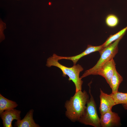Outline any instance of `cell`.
I'll use <instances>...</instances> for the list:
<instances>
[{
    "mask_svg": "<svg viewBox=\"0 0 127 127\" xmlns=\"http://www.w3.org/2000/svg\"><path fill=\"white\" fill-rule=\"evenodd\" d=\"M89 98V95L85 90L75 92L65 103L66 116L72 122L78 121L84 113Z\"/></svg>",
    "mask_w": 127,
    "mask_h": 127,
    "instance_id": "6da1fadb",
    "label": "cell"
},
{
    "mask_svg": "<svg viewBox=\"0 0 127 127\" xmlns=\"http://www.w3.org/2000/svg\"><path fill=\"white\" fill-rule=\"evenodd\" d=\"M58 61L52 56L47 59L46 65L48 67L54 66L59 68L62 72L63 76L66 77L67 75L69 77L68 80L72 81L74 83L75 87V92L81 90L83 81L79 76L80 72L83 70V67L79 64L71 67H67L60 64Z\"/></svg>",
    "mask_w": 127,
    "mask_h": 127,
    "instance_id": "7a4b0ae2",
    "label": "cell"
},
{
    "mask_svg": "<svg viewBox=\"0 0 127 127\" xmlns=\"http://www.w3.org/2000/svg\"><path fill=\"white\" fill-rule=\"evenodd\" d=\"M123 36L100 51V57L96 64L92 68L85 71L80 78L82 79L91 75H95L104 64L113 59L118 52V44Z\"/></svg>",
    "mask_w": 127,
    "mask_h": 127,
    "instance_id": "3957f363",
    "label": "cell"
},
{
    "mask_svg": "<svg viewBox=\"0 0 127 127\" xmlns=\"http://www.w3.org/2000/svg\"><path fill=\"white\" fill-rule=\"evenodd\" d=\"M89 86L90 98L87 102L84 113L78 122L85 125L100 127V118L97 114L96 105L91 93L90 85Z\"/></svg>",
    "mask_w": 127,
    "mask_h": 127,
    "instance_id": "277c9868",
    "label": "cell"
},
{
    "mask_svg": "<svg viewBox=\"0 0 127 127\" xmlns=\"http://www.w3.org/2000/svg\"><path fill=\"white\" fill-rule=\"evenodd\" d=\"M100 122L102 127H117L121 124L120 117L117 113L112 110L101 115Z\"/></svg>",
    "mask_w": 127,
    "mask_h": 127,
    "instance_id": "5b68a950",
    "label": "cell"
},
{
    "mask_svg": "<svg viewBox=\"0 0 127 127\" xmlns=\"http://www.w3.org/2000/svg\"><path fill=\"white\" fill-rule=\"evenodd\" d=\"M104 48L103 44L97 46L88 45L85 50L80 54L75 56L71 57L61 56H58L55 54H53V56L56 58L58 60L62 59L71 60L73 62V65H76L79 60L82 57L93 52L97 51L99 52Z\"/></svg>",
    "mask_w": 127,
    "mask_h": 127,
    "instance_id": "8992f818",
    "label": "cell"
},
{
    "mask_svg": "<svg viewBox=\"0 0 127 127\" xmlns=\"http://www.w3.org/2000/svg\"><path fill=\"white\" fill-rule=\"evenodd\" d=\"M116 69L115 61L112 59L104 64L95 75H99L102 76L109 85L111 78Z\"/></svg>",
    "mask_w": 127,
    "mask_h": 127,
    "instance_id": "52a82bcc",
    "label": "cell"
},
{
    "mask_svg": "<svg viewBox=\"0 0 127 127\" xmlns=\"http://www.w3.org/2000/svg\"><path fill=\"white\" fill-rule=\"evenodd\" d=\"M20 111L13 109L6 110L0 114L4 127H12V123L14 119H21Z\"/></svg>",
    "mask_w": 127,
    "mask_h": 127,
    "instance_id": "ba28073f",
    "label": "cell"
},
{
    "mask_svg": "<svg viewBox=\"0 0 127 127\" xmlns=\"http://www.w3.org/2000/svg\"><path fill=\"white\" fill-rule=\"evenodd\" d=\"M100 104L99 110L101 115L112 110V107L115 105L114 99L110 94L104 92L100 89Z\"/></svg>",
    "mask_w": 127,
    "mask_h": 127,
    "instance_id": "9c48e42d",
    "label": "cell"
},
{
    "mask_svg": "<svg viewBox=\"0 0 127 127\" xmlns=\"http://www.w3.org/2000/svg\"><path fill=\"white\" fill-rule=\"evenodd\" d=\"M34 110H30L22 120H17L14 127H40L38 124L35 123L33 118Z\"/></svg>",
    "mask_w": 127,
    "mask_h": 127,
    "instance_id": "30bf717a",
    "label": "cell"
},
{
    "mask_svg": "<svg viewBox=\"0 0 127 127\" xmlns=\"http://www.w3.org/2000/svg\"><path fill=\"white\" fill-rule=\"evenodd\" d=\"M123 80V77L115 70L110 80L109 85L112 90V93H115L118 91L119 85Z\"/></svg>",
    "mask_w": 127,
    "mask_h": 127,
    "instance_id": "8fae6325",
    "label": "cell"
},
{
    "mask_svg": "<svg viewBox=\"0 0 127 127\" xmlns=\"http://www.w3.org/2000/svg\"><path fill=\"white\" fill-rule=\"evenodd\" d=\"M18 105L16 102L6 98L0 94V114L5 110L14 109Z\"/></svg>",
    "mask_w": 127,
    "mask_h": 127,
    "instance_id": "7c38bea8",
    "label": "cell"
},
{
    "mask_svg": "<svg viewBox=\"0 0 127 127\" xmlns=\"http://www.w3.org/2000/svg\"><path fill=\"white\" fill-rule=\"evenodd\" d=\"M127 30V26L115 34L110 35L102 44L103 47L105 48L107 47L113 41L117 40L122 36H124Z\"/></svg>",
    "mask_w": 127,
    "mask_h": 127,
    "instance_id": "4fadbf2b",
    "label": "cell"
},
{
    "mask_svg": "<svg viewBox=\"0 0 127 127\" xmlns=\"http://www.w3.org/2000/svg\"><path fill=\"white\" fill-rule=\"evenodd\" d=\"M114 100L115 105L119 104H127V93H123L118 91L110 94Z\"/></svg>",
    "mask_w": 127,
    "mask_h": 127,
    "instance_id": "5bb4252c",
    "label": "cell"
},
{
    "mask_svg": "<svg viewBox=\"0 0 127 127\" xmlns=\"http://www.w3.org/2000/svg\"><path fill=\"white\" fill-rule=\"evenodd\" d=\"M119 20L118 18L113 14H109L107 15L105 19V22L108 27L113 28L116 27L118 24Z\"/></svg>",
    "mask_w": 127,
    "mask_h": 127,
    "instance_id": "9a60e30c",
    "label": "cell"
},
{
    "mask_svg": "<svg viewBox=\"0 0 127 127\" xmlns=\"http://www.w3.org/2000/svg\"><path fill=\"white\" fill-rule=\"evenodd\" d=\"M6 28V24L1 20H0V42L4 40L5 36L3 34L4 30Z\"/></svg>",
    "mask_w": 127,
    "mask_h": 127,
    "instance_id": "2e32d148",
    "label": "cell"
},
{
    "mask_svg": "<svg viewBox=\"0 0 127 127\" xmlns=\"http://www.w3.org/2000/svg\"><path fill=\"white\" fill-rule=\"evenodd\" d=\"M122 106L125 109L127 110V104H122Z\"/></svg>",
    "mask_w": 127,
    "mask_h": 127,
    "instance_id": "e0dca14e",
    "label": "cell"
},
{
    "mask_svg": "<svg viewBox=\"0 0 127 127\" xmlns=\"http://www.w3.org/2000/svg\"></svg>",
    "mask_w": 127,
    "mask_h": 127,
    "instance_id": "ac0fdd59",
    "label": "cell"
}]
</instances>
